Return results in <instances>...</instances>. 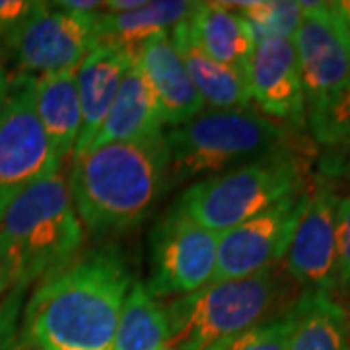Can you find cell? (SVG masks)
I'll return each instance as SVG.
<instances>
[{
    "label": "cell",
    "mask_w": 350,
    "mask_h": 350,
    "mask_svg": "<svg viewBox=\"0 0 350 350\" xmlns=\"http://www.w3.org/2000/svg\"><path fill=\"white\" fill-rule=\"evenodd\" d=\"M133 276L123 253L98 247L39 280L25 306L24 337L36 350H111Z\"/></svg>",
    "instance_id": "6da1fadb"
},
{
    "label": "cell",
    "mask_w": 350,
    "mask_h": 350,
    "mask_svg": "<svg viewBox=\"0 0 350 350\" xmlns=\"http://www.w3.org/2000/svg\"><path fill=\"white\" fill-rule=\"evenodd\" d=\"M167 160L163 133L75 156L68 191L80 222L94 236L138 224L167 187Z\"/></svg>",
    "instance_id": "7a4b0ae2"
},
{
    "label": "cell",
    "mask_w": 350,
    "mask_h": 350,
    "mask_svg": "<svg viewBox=\"0 0 350 350\" xmlns=\"http://www.w3.org/2000/svg\"><path fill=\"white\" fill-rule=\"evenodd\" d=\"M82 222L63 175L25 189L0 216V257L12 290L59 271L82 245Z\"/></svg>",
    "instance_id": "3957f363"
},
{
    "label": "cell",
    "mask_w": 350,
    "mask_h": 350,
    "mask_svg": "<svg viewBox=\"0 0 350 350\" xmlns=\"http://www.w3.org/2000/svg\"><path fill=\"white\" fill-rule=\"evenodd\" d=\"M286 129L261 111H202L174 126L167 142V187L206 179L284 148Z\"/></svg>",
    "instance_id": "277c9868"
},
{
    "label": "cell",
    "mask_w": 350,
    "mask_h": 350,
    "mask_svg": "<svg viewBox=\"0 0 350 350\" xmlns=\"http://www.w3.org/2000/svg\"><path fill=\"white\" fill-rule=\"evenodd\" d=\"M304 170L298 154L280 148L193 183L175 206L202 228L222 234L304 189Z\"/></svg>",
    "instance_id": "5b68a950"
},
{
    "label": "cell",
    "mask_w": 350,
    "mask_h": 350,
    "mask_svg": "<svg viewBox=\"0 0 350 350\" xmlns=\"http://www.w3.org/2000/svg\"><path fill=\"white\" fill-rule=\"evenodd\" d=\"M280 294L275 269L222 280L181 296L165 308L167 349L208 350L218 340L265 321Z\"/></svg>",
    "instance_id": "8992f818"
},
{
    "label": "cell",
    "mask_w": 350,
    "mask_h": 350,
    "mask_svg": "<svg viewBox=\"0 0 350 350\" xmlns=\"http://www.w3.org/2000/svg\"><path fill=\"white\" fill-rule=\"evenodd\" d=\"M59 167L61 160L36 111V78L16 75L0 107V216L20 193Z\"/></svg>",
    "instance_id": "52a82bcc"
},
{
    "label": "cell",
    "mask_w": 350,
    "mask_h": 350,
    "mask_svg": "<svg viewBox=\"0 0 350 350\" xmlns=\"http://www.w3.org/2000/svg\"><path fill=\"white\" fill-rule=\"evenodd\" d=\"M218 236L174 204L150 234V278L146 288L152 296H187L211 284Z\"/></svg>",
    "instance_id": "ba28073f"
},
{
    "label": "cell",
    "mask_w": 350,
    "mask_h": 350,
    "mask_svg": "<svg viewBox=\"0 0 350 350\" xmlns=\"http://www.w3.org/2000/svg\"><path fill=\"white\" fill-rule=\"evenodd\" d=\"M98 14L80 16L53 2H36L24 22L6 33L8 43L24 70L41 75L76 70L101 43Z\"/></svg>",
    "instance_id": "9c48e42d"
},
{
    "label": "cell",
    "mask_w": 350,
    "mask_h": 350,
    "mask_svg": "<svg viewBox=\"0 0 350 350\" xmlns=\"http://www.w3.org/2000/svg\"><path fill=\"white\" fill-rule=\"evenodd\" d=\"M310 191L300 189L247 222L218 236L213 282L245 278L275 269L286 255L294 228L306 208Z\"/></svg>",
    "instance_id": "30bf717a"
},
{
    "label": "cell",
    "mask_w": 350,
    "mask_h": 350,
    "mask_svg": "<svg viewBox=\"0 0 350 350\" xmlns=\"http://www.w3.org/2000/svg\"><path fill=\"white\" fill-rule=\"evenodd\" d=\"M292 43L310 113L350 80V41L331 2H304Z\"/></svg>",
    "instance_id": "8fae6325"
},
{
    "label": "cell",
    "mask_w": 350,
    "mask_h": 350,
    "mask_svg": "<svg viewBox=\"0 0 350 350\" xmlns=\"http://www.w3.org/2000/svg\"><path fill=\"white\" fill-rule=\"evenodd\" d=\"M337 204L333 187L319 183L310 193L288 243V273L306 290L337 288Z\"/></svg>",
    "instance_id": "7c38bea8"
},
{
    "label": "cell",
    "mask_w": 350,
    "mask_h": 350,
    "mask_svg": "<svg viewBox=\"0 0 350 350\" xmlns=\"http://www.w3.org/2000/svg\"><path fill=\"white\" fill-rule=\"evenodd\" d=\"M251 100L275 123L304 126L308 105L300 66L292 39L276 38L257 43L247 66Z\"/></svg>",
    "instance_id": "4fadbf2b"
},
{
    "label": "cell",
    "mask_w": 350,
    "mask_h": 350,
    "mask_svg": "<svg viewBox=\"0 0 350 350\" xmlns=\"http://www.w3.org/2000/svg\"><path fill=\"white\" fill-rule=\"evenodd\" d=\"M133 61L144 75L165 125L179 126L204 109V103L189 78L170 31L144 39L133 53Z\"/></svg>",
    "instance_id": "5bb4252c"
},
{
    "label": "cell",
    "mask_w": 350,
    "mask_h": 350,
    "mask_svg": "<svg viewBox=\"0 0 350 350\" xmlns=\"http://www.w3.org/2000/svg\"><path fill=\"white\" fill-rule=\"evenodd\" d=\"M131 64L133 53L115 43H100L76 68L82 125L76 138L75 156L86 152L98 135Z\"/></svg>",
    "instance_id": "9a60e30c"
},
{
    "label": "cell",
    "mask_w": 350,
    "mask_h": 350,
    "mask_svg": "<svg viewBox=\"0 0 350 350\" xmlns=\"http://www.w3.org/2000/svg\"><path fill=\"white\" fill-rule=\"evenodd\" d=\"M183 22L191 41L206 57L247 75L255 41L245 20L230 2H195Z\"/></svg>",
    "instance_id": "2e32d148"
},
{
    "label": "cell",
    "mask_w": 350,
    "mask_h": 350,
    "mask_svg": "<svg viewBox=\"0 0 350 350\" xmlns=\"http://www.w3.org/2000/svg\"><path fill=\"white\" fill-rule=\"evenodd\" d=\"M162 115L158 109L156 98L144 75L133 61L123 76V82L111 109L107 113L103 125L100 126L98 135L92 140V144L88 146V150L100 148L103 144H111V142H129V140L154 137L162 133Z\"/></svg>",
    "instance_id": "e0dca14e"
},
{
    "label": "cell",
    "mask_w": 350,
    "mask_h": 350,
    "mask_svg": "<svg viewBox=\"0 0 350 350\" xmlns=\"http://www.w3.org/2000/svg\"><path fill=\"white\" fill-rule=\"evenodd\" d=\"M288 315L286 350H350V312L331 292L306 290Z\"/></svg>",
    "instance_id": "ac0fdd59"
},
{
    "label": "cell",
    "mask_w": 350,
    "mask_h": 350,
    "mask_svg": "<svg viewBox=\"0 0 350 350\" xmlns=\"http://www.w3.org/2000/svg\"><path fill=\"white\" fill-rule=\"evenodd\" d=\"M170 38L185 64V70L193 86L208 109L226 111V109L250 107L251 90L245 72L222 63H216L211 57H206L191 41L185 29V22H179L175 25Z\"/></svg>",
    "instance_id": "d6986e66"
},
{
    "label": "cell",
    "mask_w": 350,
    "mask_h": 350,
    "mask_svg": "<svg viewBox=\"0 0 350 350\" xmlns=\"http://www.w3.org/2000/svg\"><path fill=\"white\" fill-rule=\"evenodd\" d=\"M36 111L57 158L75 150L82 125L76 70H63L36 78Z\"/></svg>",
    "instance_id": "ffe728a7"
},
{
    "label": "cell",
    "mask_w": 350,
    "mask_h": 350,
    "mask_svg": "<svg viewBox=\"0 0 350 350\" xmlns=\"http://www.w3.org/2000/svg\"><path fill=\"white\" fill-rule=\"evenodd\" d=\"M195 2L187 0H144L131 12L98 14L101 43H115L129 53H135L138 45L154 33L167 31L183 22L193 12Z\"/></svg>",
    "instance_id": "44dd1931"
},
{
    "label": "cell",
    "mask_w": 350,
    "mask_h": 350,
    "mask_svg": "<svg viewBox=\"0 0 350 350\" xmlns=\"http://www.w3.org/2000/svg\"><path fill=\"white\" fill-rule=\"evenodd\" d=\"M167 337L165 308L156 301L146 284L133 282L121 308L111 350H162Z\"/></svg>",
    "instance_id": "7402d4cb"
},
{
    "label": "cell",
    "mask_w": 350,
    "mask_h": 350,
    "mask_svg": "<svg viewBox=\"0 0 350 350\" xmlns=\"http://www.w3.org/2000/svg\"><path fill=\"white\" fill-rule=\"evenodd\" d=\"M241 14L257 43L267 39H292L304 14V2H230Z\"/></svg>",
    "instance_id": "603a6c76"
},
{
    "label": "cell",
    "mask_w": 350,
    "mask_h": 350,
    "mask_svg": "<svg viewBox=\"0 0 350 350\" xmlns=\"http://www.w3.org/2000/svg\"><path fill=\"white\" fill-rule=\"evenodd\" d=\"M313 138L325 148L350 135V80L333 98L308 113Z\"/></svg>",
    "instance_id": "cb8c5ba5"
},
{
    "label": "cell",
    "mask_w": 350,
    "mask_h": 350,
    "mask_svg": "<svg viewBox=\"0 0 350 350\" xmlns=\"http://www.w3.org/2000/svg\"><path fill=\"white\" fill-rule=\"evenodd\" d=\"M290 335L288 310L275 319H265L245 331L226 337L208 350H286Z\"/></svg>",
    "instance_id": "d4e9b609"
},
{
    "label": "cell",
    "mask_w": 350,
    "mask_h": 350,
    "mask_svg": "<svg viewBox=\"0 0 350 350\" xmlns=\"http://www.w3.org/2000/svg\"><path fill=\"white\" fill-rule=\"evenodd\" d=\"M337 288L350 296V195L337 204Z\"/></svg>",
    "instance_id": "484cf974"
},
{
    "label": "cell",
    "mask_w": 350,
    "mask_h": 350,
    "mask_svg": "<svg viewBox=\"0 0 350 350\" xmlns=\"http://www.w3.org/2000/svg\"><path fill=\"white\" fill-rule=\"evenodd\" d=\"M319 174L327 181L350 183V135L325 146L319 158Z\"/></svg>",
    "instance_id": "4316f807"
},
{
    "label": "cell",
    "mask_w": 350,
    "mask_h": 350,
    "mask_svg": "<svg viewBox=\"0 0 350 350\" xmlns=\"http://www.w3.org/2000/svg\"><path fill=\"white\" fill-rule=\"evenodd\" d=\"M36 8V2L27 0H0V29L6 33L12 31L18 24H22L29 12Z\"/></svg>",
    "instance_id": "83f0119b"
},
{
    "label": "cell",
    "mask_w": 350,
    "mask_h": 350,
    "mask_svg": "<svg viewBox=\"0 0 350 350\" xmlns=\"http://www.w3.org/2000/svg\"><path fill=\"white\" fill-rule=\"evenodd\" d=\"M20 292L14 290L10 300L6 301V306L0 308V350H16V312H18V304L16 296Z\"/></svg>",
    "instance_id": "f1b7e54d"
},
{
    "label": "cell",
    "mask_w": 350,
    "mask_h": 350,
    "mask_svg": "<svg viewBox=\"0 0 350 350\" xmlns=\"http://www.w3.org/2000/svg\"><path fill=\"white\" fill-rule=\"evenodd\" d=\"M53 4L61 10L80 14V16L98 14L103 8V2H96V0H63V2H53Z\"/></svg>",
    "instance_id": "f546056e"
},
{
    "label": "cell",
    "mask_w": 350,
    "mask_h": 350,
    "mask_svg": "<svg viewBox=\"0 0 350 350\" xmlns=\"http://www.w3.org/2000/svg\"><path fill=\"white\" fill-rule=\"evenodd\" d=\"M333 10L337 14L338 22L342 25L345 33L350 41V0H340V2H331Z\"/></svg>",
    "instance_id": "4dcf8cb0"
},
{
    "label": "cell",
    "mask_w": 350,
    "mask_h": 350,
    "mask_svg": "<svg viewBox=\"0 0 350 350\" xmlns=\"http://www.w3.org/2000/svg\"><path fill=\"white\" fill-rule=\"evenodd\" d=\"M6 288H10V284H8V275H6V269H4V261H2V257H0V294H2Z\"/></svg>",
    "instance_id": "1f68e13d"
},
{
    "label": "cell",
    "mask_w": 350,
    "mask_h": 350,
    "mask_svg": "<svg viewBox=\"0 0 350 350\" xmlns=\"http://www.w3.org/2000/svg\"><path fill=\"white\" fill-rule=\"evenodd\" d=\"M6 92H8V78H6V75L0 70V107H2V103H4Z\"/></svg>",
    "instance_id": "d6a6232c"
},
{
    "label": "cell",
    "mask_w": 350,
    "mask_h": 350,
    "mask_svg": "<svg viewBox=\"0 0 350 350\" xmlns=\"http://www.w3.org/2000/svg\"><path fill=\"white\" fill-rule=\"evenodd\" d=\"M162 350H174V349H167V347H163V349Z\"/></svg>",
    "instance_id": "836d02e7"
}]
</instances>
